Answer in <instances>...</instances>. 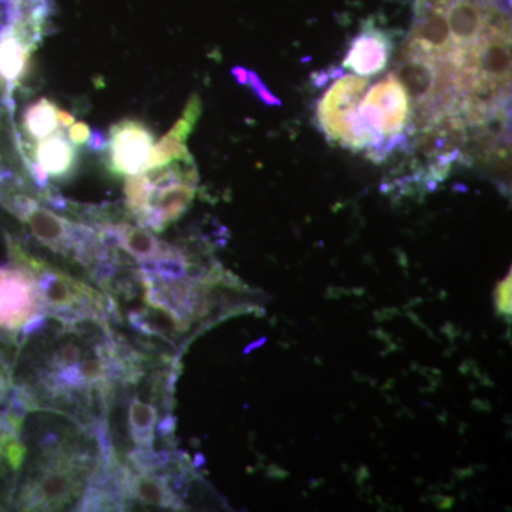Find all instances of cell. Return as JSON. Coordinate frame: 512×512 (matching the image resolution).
I'll return each mask as SVG.
<instances>
[{
	"label": "cell",
	"mask_w": 512,
	"mask_h": 512,
	"mask_svg": "<svg viewBox=\"0 0 512 512\" xmlns=\"http://www.w3.org/2000/svg\"><path fill=\"white\" fill-rule=\"evenodd\" d=\"M128 436L141 450L151 451L160 413L154 404L144 402L140 396L131 397L127 413Z\"/></svg>",
	"instance_id": "15"
},
{
	"label": "cell",
	"mask_w": 512,
	"mask_h": 512,
	"mask_svg": "<svg viewBox=\"0 0 512 512\" xmlns=\"http://www.w3.org/2000/svg\"><path fill=\"white\" fill-rule=\"evenodd\" d=\"M90 134H92V130L87 126L86 123L80 121V123L72 124L69 127V140L72 141L74 146H82V144H86L89 141Z\"/></svg>",
	"instance_id": "19"
},
{
	"label": "cell",
	"mask_w": 512,
	"mask_h": 512,
	"mask_svg": "<svg viewBox=\"0 0 512 512\" xmlns=\"http://www.w3.org/2000/svg\"><path fill=\"white\" fill-rule=\"evenodd\" d=\"M97 458L76 437L47 440L29 467L19 501L25 510L56 511L87 494Z\"/></svg>",
	"instance_id": "2"
},
{
	"label": "cell",
	"mask_w": 512,
	"mask_h": 512,
	"mask_svg": "<svg viewBox=\"0 0 512 512\" xmlns=\"http://www.w3.org/2000/svg\"><path fill=\"white\" fill-rule=\"evenodd\" d=\"M104 241H111L141 264L143 271L173 256L177 249L160 241L147 228L131 224H117L103 231Z\"/></svg>",
	"instance_id": "9"
},
{
	"label": "cell",
	"mask_w": 512,
	"mask_h": 512,
	"mask_svg": "<svg viewBox=\"0 0 512 512\" xmlns=\"http://www.w3.org/2000/svg\"><path fill=\"white\" fill-rule=\"evenodd\" d=\"M87 144H89V147L94 151L103 150V148L107 147L106 136H104L101 131L94 130L92 131V134H90V138L89 141H87Z\"/></svg>",
	"instance_id": "20"
},
{
	"label": "cell",
	"mask_w": 512,
	"mask_h": 512,
	"mask_svg": "<svg viewBox=\"0 0 512 512\" xmlns=\"http://www.w3.org/2000/svg\"><path fill=\"white\" fill-rule=\"evenodd\" d=\"M63 128L37 141L35 163L45 170L49 177L60 178L72 173L76 163L74 144L63 133Z\"/></svg>",
	"instance_id": "14"
},
{
	"label": "cell",
	"mask_w": 512,
	"mask_h": 512,
	"mask_svg": "<svg viewBox=\"0 0 512 512\" xmlns=\"http://www.w3.org/2000/svg\"><path fill=\"white\" fill-rule=\"evenodd\" d=\"M366 80L348 76L333 84L323 97L318 116L329 138L343 146L365 148L366 138L357 123L356 109Z\"/></svg>",
	"instance_id": "7"
},
{
	"label": "cell",
	"mask_w": 512,
	"mask_h": 512,
	"mask_svg": "<svg viewBox=\"0 0 512 512\" xmlns=\"http://www.w3.org/2000/svg\"><path fill=\"white\" fill-rule=\"evenodd\" d=\"M389 55V39L382 30L370 26L356 37L346 56L345 67L360 76H370L382 72L389 62Z\"/></svg>",
	"instance_id": "13"
},
{
	"label": "cell",
	"mask_w": 512,
	"mask_h": 512,
	"mask_svg": "<svg viewBox=\"0 0 512 512\" xmlns=\"http://www.w3.org/2000/svg\"><path fill=\"white\" fill-rule=\"evenodd\" d=\"M121 487L130 500L143 507L175 508L181 505L165 477L158 476V473H153L148 467L141 470V467L137 466L134 473H126L121 481Z\"/></svg>",
	"instance_id": "12"
},
{
	"label": "cell",
	"mask_w": 512,
	"mask_h": 512,
	"mask_svg": "<svg viewBox=\"0 0 512 512\" xmlns=\"http://www.w3.org/2000/svg\"><path fill=\"white\" fill-rule=\"evenodd\" d=\"M57 113H59V107L53 101L47 99L36 101L25 111V117H23L26 134L32 140L39 141L55 133L60 128Z\"/></svg>",
	"instance_id": "16"
},
{
	"label": "cell",
	"mask_w": 512,
	"mask_h": 512,
	"mask_svg": "<svg viewBox=\"0 0 512 512\" xmlns=\"http://www.w3.org/2000/svg\"><path fill=\"white\" fill-rule=\"evenodd\" d=\"M42 320L20 343L15 389L20 404L83 423L109 406L116 382H133L140 372L123 355L106 319Z\"/></svg>",
	"instance_id": "1"
},
{
	"label": "cell",
	"mask_w": 512,
	"mask_h": 512,
	"mask_svg": "<svg viewBox=\"0 0 512 512\" xmlns=\"http://www.w3.org/2000/svg\"><path fill=\"white\" fill-rule=\"evenodd\" d=\"M153 144V133L141 121H120L111 127L107 140L111 170L126 177L146 170Z\"/></svg>",
	"instance_id": "8"
},
{
	"label": "cell",
	"mask_w": 512,
	"mask_h": 512,
	"mask_svg": "<svg viewBox=\"0 0 512 512\" xmlns=\"http://www.w3.org/2000/svg\"><path fill=\"white\" fill-rule=\"evenodd\" d=\"M49 16V0H0V45L10 37L36 43Z\"/></svg>",
	"instance_id": "10"
},
{
	"label": "cell",
	"mask_w": 512,
	"mask_h": 512,
	"mask_svg": "<svg viewBox=\"0 0 512 512\" xmlns=\"http://www.w3.org/2000/svg\"><path fill=\"white\" fill-rule=\"evenodd\" d=\"M356 116L367 146L402 133L409 119V94L399 77L392 74L376 84L356 109Z\"/></svg>",
	"instance_id": "6"
},
{
	"label": "cell",
	"mask_w": 512,
	"mask_h": 512,
	"mask_svg": "<svg viewBox=\"0 0 512 512\" xmlns=\"http://www.w3.org/2000/svg\"><path fill=\"white\" fill-rule=\"evenodd\" d=\"M57 119H59L60 128H69L74 123L73 114L67 113L66 110L59 109L57 113Z\"/></svg>",
	"instance_id": "21"
},
{
	"label": "cell",
	"mask_w": 512,
	"mask_h": 512,
	"mask_svg": "<svg viewBox=\"0 0 512 512\" xmlns=\"http://www.w3.org/2000/svg\"><path fill=\"white\" fill-rule=\"evenodd\" d=\"M247 84H251L252 89L255 90L256 94L259 96V99L264 101V103L269 104V106H275V104H279V100L275 99L271 92H268V89H266L264 83H262L261 79H259L258 74L254 72H248Z\"/></svg>",
	"instance_id": "18"
},
{
	"label": "cell",
	"mask_w": 512,
	"mask_h": 512,
	"mask_svg": "<svg viewBox=\"0 0 512 512\" xmlns=\"http://www.w3.org/2000/svg\"><path fill=\"white\" fill-rule=\"evenodd\" d=\"M10 208L20 220L28 224L33 237L52 251L74 255L76 258H89L92 254L96 242L93 229L73 224L72 221L37 204L32 198L16 197Z\"/></svg>",
	"instance_id": "5"
},
{
	"label": "cell",
	"mask_w": 512,
	"mask_h": 512,
	"mask_svg": "<svg viewBox=\"0 0 512 512\" xmlns=\"http://www.w3.org/2000/svg\"><path fill=\"white\" fill-rule=\"evenodd\" d=\"M15 389L13 384V372L5 359L2 349H0V404L5 402L10 390Z\"/></svg>",
	"instance_id": "17"
},
{
	"label": "cell",
	"mask_w": 512,
	"mask_h": 512,
	"mask_svg": "<svg viewBox=\"0 0 512 512\" xmlns=\"http://www.w3.org/2000/svg\"><path fill=\"white\" fill-rule=\"evenodd\" d=\"M46 318L45 302L29 256L0 266V340L25 338Z\"/></svg>",
	"instance_id": "4"
},
{
	"label": "cell",
	"mask_w": 512,
	"mask_h": 512,
	"mask_svg": "<svg viewBox=\"0 0 512 512\" xmlns=\"http://www.w3.org/2000/svg\"><path fill=\"white\" fill-rule=\"evenodd\" d=\"M200 114V97L192 96L188 100L187 106H185L181 119L174 124V127L157 144H153L146 170L148 168L163 167V165L187 160V158L191 157L187 146H185V141L190 136L192 128L197 124Z\"/></svg>",
	"instance_id": "11"
},
{
	"label": "cell",
	"mask_w": 512,
	"mask_h": 512,
	"mask_svg": "<svg viewBox=\"0 0 512 512\" xmlns=\"http://www.w3.org/2000/svg\"><path fill=\"white\" fill-rule=\"evenodd\" d=\"M232 74L237 77L239 83L247 84L248 70L242 69V67H235L232 70Z\"/></svg>",
	"instance_id": "22"
},
{
	"label": "cell",
	"mask_w": 512,
	"mask_h": 512,
	"mask_svg": "<svg viewBox=\"0 0 512 512\" xmlns=\"http://www.w3.org/2000/svg\"><path fill=\"white\" fill-rule=\"evenodd\" d=\"M197 181L191 157L175 161V165L171 163L128 175L124 188L128 210L144 228L161 232L188 210L197 191Z\"/></svg>",
	"instance_id": "3"
}]
</instances>
